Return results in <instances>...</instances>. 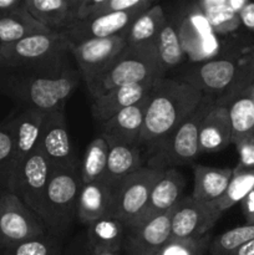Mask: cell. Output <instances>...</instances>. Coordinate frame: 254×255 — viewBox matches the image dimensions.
<instances>
[{
  "mask_svg": "<svg viewBox=\"0 0 254 255\" xmlns=\"http://www.w3.org/2000/svg\"><path fill=\"white\" fill-rule=\"evenodd\" d=\"M202 100L203 95L179 77L156 80L148 95L138 146L151 153L196 111Z\"/></svg>",
  "mask_w": 254,
  "mask_h": 255,
  "instance_id": "obj_1",
  "label": "cell"
},
{
  "mask_svg": "<svg viewBox=\"0 0 254 255\" xmlns=\"http://www.w3.org/2000/svg\"><path fill=\"white\" fill-rule=\"evenodd\" d=\"M179 79L196 87L213 106L227 105L254 84V49H242L189 64Z\"/></svg>",
  "mask_w": 254,
  "mask_h": 255,
  "instance_id": "obj_2",
  "label": "cell"
},
{
  "mask_svg": "<svg viewBox=\"0 0 254 255\" xmlns=\"http://www.w3.org/2000/svg\"><path fill=\"white\" fill-rule=\"evenodd\" d=\"M79 84L80 74L72 66L57 79L0 69V94L12 100L17 109H30L42 114L65 110L66 101Z\"/></svg>",
  "mask_w": 254,
  "mask_h": 255,
  "instance_id": "obj_3",
  "label": "cell"
},
{
  "mask_svg": "<svg viewBox=\"0 0 254 255\" xmlns=\"http://www.w3.org/2000/svg\"><path fill=\"white\" fill-rule=\"evenodd\" d=\"M70 44L59 32L35 35L0 46V69L57 79L69 67Z\"/></svg>",
  "mask_w": 254,
  "mask_h": 255,
  "instance_id": "obj_4",
  "label": "cell"
},
{
  "mask_svg": "<svg viewBox=\"0 0 254 255\" xmlns=\"http://www.w3.org/2000/svg\"><path fill=\"white\" fill-rule=\"evenodd\" d=\"M164 76L156 44L127 45L104 72L86 86L91 99H95L117 87L153 82Z\"/></svg>",
  "mask_w": 254,
  "mask_h": 255,
  "instance_id": "obj_5",
  "label": "cell"
},
{
  "mask_svg": "<svg viewBox=\"0 0 254 255\" xmlns=\"http://www.w3.org/2000/svg\"><path fill=\"white\" fill-rule=\"evenodd\" d=\"M174 17L176 20L167 19L176 27L182 49L189 64L208 61L236 50L254 49V45L242 44L238 39L234 40V36H218L197 2L184 5V7L177 10Z\"/></svg>",
  "mask_w": 254,
  "mask_h": 255,
  "instance_id": "obj_6",
  "label": "cell"
},
{
  "mask_svg": "<svg viewBox=\"0 0 254 255\" xmlns=\"http://www.w3.org/2000/svg\"><path fill=\"white\" fill-rule=\"evenodd\" d=\"M81 187L80 169L51 168L39 217L47 234L62 239L69 233L77 218V202Z\"/></svg>",
  "mask_w": 254,
  "mask_h": 255,
  "instance_id": "obj_7",
  "label": "cell"
},
{
  "mask_svg": "<svg viewBox=\"0 0 254 255\" xmlns=\"http://www.w3.org/2000/svg\"><path fill=\"white\" fill-rule=\"evenodd\" d=\"M212 105L202 100L196 111L181 124L151 153L147 154V167L157 171H167L181 166H188L201 154L199 151V127Z\"/></svg>",
  "mask_w": 254,
  "mask_h": 255,
  "instance_id": "obj_8",
  "label": "cell"
},
{
  "mask_svg": "<svg viewBox=\"0 0 254 255\" xmlns=\"http://www.w3.org/2000/svg\"><path fill=\"white\" fill-rule=\"evenodd\" d=\"M163 171L142 167L112 187L110 217L129 228L142 213L148 202L154 184L159 181Z\"/></svg>",
  "mask_w": 254,
  "mask_h": 255,
  "instance_id": "obj_9",
  "label": "cell"
},
{
  "mask_svg": "<svg viewBox=\"0 0 254 255\" xmlns=\"http://www.w3.org/2000/svg\"><path fill=\"white\" fill-rule=\"evenodd\" d=\"M45 234L47 233L39 217L16 194L0 193V253Z\"/></svg>",
  "mask_w": 254,
  "mask_h": 255,
  "instance_id": "obj_10",
  "label": "cell"
},
{
  "mask_svg": "<svg viewBox=\"0 0 254 255\" xmlns=\"http://www.w3.org/2000/svg\"><path fill=\"white\" fill-rule=\"evenodd\" d=\"M222 214L214 202H199L191 196L182 197L173 208L169 238L188 239L207 236Z\"/></svg>",
  "mask_w": 254,
  "mask_h": 255,
  "instance_id": "obj_11",
  "label": "cell"
},
{
  "mask_svg": "<svg viewBox=\"0 0 254 255\" xmlns=\"http://www.w3.org/2000/svg\"><path fill=\"white\" fill-rule=\"evenodd\" d=\"M153 5L151 0H143L139 6L131 10L115 12V14L102 15L87 20H79L72 26L67 27L61 32L71 45L81 44L89 40L106 39L125 34L131 26L132 22L141 14Z\"/></svg>",
  "mask_w": 254,
  "mask_h": 255,
  "instance_id": "obj_12",
  "label": "cell"
},
{
  "mask_svg": "<svg viewBox=\"0 0 254 255\" xmlns=\"http://www.w3.org/2000/svg\"><path fill=\"white\" fill-rule=\"evenodd\" d=\"M39 148L51 168L80 169L67 127L65 110L50 112L42 122Z\"/></svg>",
  "mask_w": 254,
  "mask_h": 255,
  "instance_id": "obj_13",
  "label": "cell"
},
{
  "mask_svg": "<svg viewBox=\"0 0 254 255\" xmlns=\"http://www.w3.org/2000/svg\"><path fill=\"white\" fill-rule=\"evenodd\" d=\"M50 174L51 166L37 146L24 162L12 183L11 193L16 194L37 217L41 214Z\"/></svg>",
  "mask_w": 254,
  "mask_h": 255,
  "instance_id": "obj_14",
  "label": "cell"
},
{
  "mask_svg": "<svg viewBox=\"0 0 254 255\" xmlns=\"http://www.w3.org/2000/svg\"><path fill=\"white\" fill-rule=\"evenodd\" d=\"M127 46L126 32L106 39L89 40L71 45L70 52L79 67V74L85 84L91 82L121 54Z\"/></svg>",
  "mask_w": 254,
  "mask_h": 255,
  "instance_id": "obj_15",
  "label": "cell"
},
{
  "mask_svg": "<svg viewBox=\"0 0 254 255\" xmlns=\"http://www.w3.org/2000/svg\"><path fill=\"white\" fill-rule=\"evenodd\" d=\"M184 187H186V178L181 172L177 171V168L164 171L159 181L154 184L144 209L129 228L142 226L173 209L181 201Z\"/></svg>",
  "mask_w": 254,
  "mask_h": 255,
  "instance_id": "obj_16",
  "label": "cell"
},
{
  "mask_svg": "<svg viewBox=\"0 0 254 255\" xmlns=\"http://www.w3.org/2000/svg\"><path fill=\"white\" fill-rule=\"evenodd\" d=\"M172 213L173 209L142 226L126 229L122 254L157 255L171 237Z\"/></svg>",
  "mask_w": 254,
  "mask_h": 255,
  "instance_id": "obj_17",
  "label": "cell"
},
{
  "mask_svg": "<svg viewBox=\"0 0 254 255\" xmlns=\"http://www.w3.org/2000/svg\"><path fill=\"white\" fill-rule=\"evenodd\" d=\"M12 115H14V164H12L11 187L24 162L39 146L42 122L47 114L30 109H17V111Z\"/></svg>",
  "mask_w": 254,
  "mask_h": 255,
  "instance_id": "obj_18",
  "label": "cell"
},
{
  "mask_svg": "<svg viewBox=\"0 0 254 255\" xmlns=\"http://www.w3.org/2000/svg\"><path fill=\"white\" fill-rule=\"evenodd\" d=\"M149 95V94H148ZM148 96L137 104L122 110L109 121L100 125L101 136L106 139L107 144H138V137L143 126Z\"/></svg>",
  "mask_w": 254,
  "mask_h": 255,
  "instance_id": "obj_19",
  "label": "cell"
},
{
  "mask_svg": "<svg viewBox=\"0 0 254 255\" xmlns=\"http://www.w3.org/2000/svg\"><path fill=\"white\" fill-rule=\"evenodd\" d=\"M81 0H24V7L39 22L61 34L79 21Z\"/></svg>",
  "mask_w": 254,
  "mask_h": 255,
  "instance_id": "obj_20",
  "label": "cell"
},
{
  "mask_svg": "<svg viewBox=\"0 0 254 255\" xmlns=\"http://www.w3.org/2000/svg\"><path fill=\"white\" fill-rule=\"evenodd\" d=\"M153 82L117 87V89L110 90L109 92L101 96L95 97L92 99L91 106H90L92 117L99 125L109 121L122 110L137 104L148 96Z\"/></svg>",
  "mask_w": 254,
  "mask_h": 255,
  "instance_id": "obj_21",
  "label": "cell"
},
{
  "mask_svg": "<svg viewBox=\"0 0 254 255\" xmlns=\"http://www.w3.org/2000/svg\"><path fill=\"white\" fill-rule=\"evenodd\" d=\"M198 141L201 153L223 151L232 143L231 120L227 107L212 105L199 127Z\"/></svg>",
  "mask_w": 254,
  "mask_h": 255,
  "instance_id": "obj_22",
  "label": "cell"
},
{
  "mask_svg": "<svg viewBox=\"0 0 254 255\" xmlns=\"http://www.w3.org/2000/svg\"><path fill=\"white\" fill-rule=\"evenodd\" d=\"M233 177V168L194 164V187L191 197L199 202H216L226 193Z\"/></svg>",
  "mask_w": 254,
  "mask_h": 255,
  "instance_id": "obj_23",
  "label": "cell"
},
{
  "mask_svg": "<svg viewBox=\"0 0 254 255\" xmlns=\"http://www.w3.org/2000/svg\"><path fill=\"white\" fill-rule=\"evenodd\" d=\"M112 187L104 181L81 187L77 202V219L85 226L110 216Z\"/></svg>",
  "mask_w": 254,
  "mask_h": 255,
  "instance_id": "obj_24",
  "label": "cell"
},
{
  "mask_svg": "<svg viewBox=\"0 0 254 255\" xmlns=\"http://www.w3.org/2000/svg\"><path fill=\"white\" fill-rule=\"evenodd\" d=\"M44 34H54V31L37 21L25 10L24 5L10 14L0 16V46Z\"/></svg>",
  "mask_w": 254,
  "mask_h": 255,
  "instance_id": "obj_25",
  "label": "cell"
},
{
  "mask_svg": "<svg viewBox=\"0 0 254 255\" xmlns=\"http://www.w3.org/2000/svg\"><path fill=\"white\" fill-rule=\"evenodd\" d=\"M109 157L105 176L101 181L114 187L121 179L142 168V152L143 149L138 144L125 146V144H111L109 146Z\"/></svg>",
  "mask_w": 254,
  "mask_h": 255,
  "instance_id": "obj_26",
  "label": "cell"
},
{
  "mask_svg": "<svg viewBox=\"0 0 254 255\" xmlns=\"http://www.w3.org/2000/svg\"><path fill=\"white\" fill-rule=\"evenodd\" d=\"M254 84L234 97L228 105L232 127V143L242 139H254Z\"/></svg>",
  "mask_w": 254,
  "mask_h": 255,
  "instance_id": "obj_27",
  "label": "cell"
},
{
  "mask_svg": "<svg viewBox=\"0 0 254 255\" xmlns=\"http://www.w3.org/2000/svg\"><path fill=\"white\" fill-rule=\"evenodd\" d=\"M166 10L159 4L152 5L139 15L126 31L127 45L156 44V39L166 22Z\"/></svg>",
  "mask_w": 254,
  "mask_h": 255,
  "instance_id": "obj_28",
  "label": "cell"
},
{
  "mask_svg": "<svg viewBox=\"0 0 254 255\" xmlns=\"http://www.w3.org/2000/svg\"><path fill=\"white\" fill-rule=\"evenodd\" d=\"M196 2L218 36H234L242 27L239 15L229 7L228 0H201Z\"/></svg>",
  "mask_w": 254,
  "mask_h": 255,
  "instance_id": "obj_29",
  "label": "cell"
},
{
  "mask_svg": "<svg viewBox=\"0 0 254 255\" xmlns=\"http://www.w3.org/2000/svg\"><path fill=\"white\" fill-rule=\"evenodd\" d=\"M126 228L114 217H104L87 226L90 248H107L122 252Z\"/></svg>",
  "mask_w": 254,
  "mask_h": 255,
  "instance_id": "obj_30",
  "label": "cell"
},
{
  "mask_svg": "<svg viewBox=\"0 0 254 255\" xmlns=\"http://www.w3.org/2000/svg\"><path fill=\"white\" fill-rule=\"evenodd\" d=\"M109 144L100 134L86 147L82 161L80 162V179L82 186L101 181L105 176L109 157Z\"/></svg>",
  "mask_w": 254,
  "mask_h": 255,
  "instance_id": "obj_31",
  "label": "cell"
},
{
  "mask_svg": "<svg viewBox=\"0 0 254 255\" xmlns=\"http://www.w3.org/2000/svg\"><path fill=\"white\" fill-rule=\"evenodd\" d=\"M156 47L159 62L166 74L167 71L174 69V67H178L179 65L186 61V55L182 49L176 27L168 19L166 20L158 36H157Z\"/></svg>",
  "mask_w": 254,
  "mask_h": 255,
  "instance_id": "obj_32",
  "label": "cell"
},
{
  "mask_svg": "<svg viewBox=\"0 0 254 255\" xmlns=\"http://www.w3.org/2000/svg\"><path fill=\"white\" fill-rule=\"evenodd\" d=\"M14 164V115L0 122V193L10 192Z\"/></svg>",
  "mask_w": 254,
  "mask_h": 255,
  "instance_id": "obj_33",
  "label": "cell"
},
{
  "mask_svg": "<svg viewBox=\"0 0 254 255\" xmlns=\"http://www.w3.org/2000/svg\"><path fill=\"white\" fill-rule=\"evenodd\" d=\"M254 239V226L244 224L236 227L218 237L212 238L208 247L209 255H231L234 251L243 246L247 242Z\"/></svg>",
  "mask_w": 254,
  "mask_h": 255,
  "instance_id": "obj_34",
  "label": "cell"
},
{
  "mask_svg": "<svg viewBox=\"0 0 254 255\" xmlns=\"http://www.w3.org/2000/svg\"><path fill=\"white\" fill-rule=\"evenodd\" d=\"M254 191V169L233 173L232 181L227 188L226 193L216 201V206L219 211H228L237 203H241L249 193Z\"/></svg>",
  "mask_w": 254,
  "mask_h": 255,
  "instance_id": "obj_35",
  "label": "cell"
},
{
  "mask_svg": "<svg viewBox=\"0 0 254 255\" xmlns=\"http://www.w3.org/2000/svg\"><path fill=\"white\" fill-rule=\"evenodd\" d=\"M143 0H81L79 20H87L102 15L131 10L139 6Z\"/></svg>",
  "mask_w": 254,
  "mask_h": 255,
  "instance_id": "obj_36",
  "label": "cell"
},
{
  "mask_svg": "<svg viewBox=\"0 0 254 255\" xmlns=\"http://www.w3.org/2000/svg\"><path fill=\"white\" fill-rule=\"evenodd\" d=\"M4 255H64L61 239L50 234L22 242L1 252Z\"/></svg>",
  "mask_w": 254,
  "mask_h": 255,
  "instance_id": "obj_37",
  "label": "cell"
},
{
  "mask_svg": "<svg viewBox=\"0 0 254 255\" xmlns=\"http://www.w3.org/2000/svg\"><path fill=\"white\" fill-rule=\"evenodd\" d=\"M213 237L211 234L201 238L171 239L158 251L157 255H206Z\"/></svg>",
  "mask_w": 254,
  "mask_h": 255,
  "instance_id": "obj_38",
  "label": "cell"
},
{
  "mask_svg": "<svg viewBox=\"0 0 254 255\" xmlns=\"http://www.w3.org/2000/svg\"><path fill=\"white\" fill-rule=\"evenodd\" d=\"M234 146L238 152L239 161L233 168V173L254 169V139H242Z\"/></svg>",
  "mask_w": 254,
  "mask_h": 255,
  "instance_id": "obj_39",
  "label": "cell"
},
{
  "mask_svg": "<svg viewBox=\"0 0 254 255\" xmlns=\"http://www.w3.org/2000/svg\"><path fill=\"white\" fill-rule=\"evenodd\" d=\"M239 20H241L242 27L254 35V1H251V0L247 1V4L239 12Z\"/></svg>",
  "mask_w": 254,
  "mask_h": 255,
  "instance_id": "obj_40",
  "label": "cell"
},
{
  "mask_svg": "<svg viewBox=\"0 0 254 255\" xmlns=\"http://www.w3.org/2000/svg\"><path fill=\"white\" fill-rule=\"evenodd\" d=\"M242 204V212L246 218L247 224H252L254 226V191L249 193L243 201L241 202Z\"/></svg>",
  "mask_w": 254,
  "mask_h": 255,
  "instance_id": "obj_41",
  "label": "cell"
},
{
  "mask_svg": "<svg viewBox=\"0 0 254 255\" xmlns=\"http://www.w3.org/2000/svg\"><path fill=\"white\" fill-rule=\"evenodd\" d=\"M22 5H24V0H0V16H4L20 9Z\"/></svg>",
  "mask_w": 254,
  "mask_h": 255,
  "instance_id": "obj_42",
  "label": "cell"
},
{
  "mask_svg": "<svg viewBox=\"0 0 254 255\" xmlns=\"http://www.w3.org/2000/svg\"><path fill=\"white\" fill-rule=\"evenodd\" d=\"M231 255H254V239L244 243Z\"/></svg>",
  "mask_w": 254,
  "mask_h": 255,
  "instance_id": "obj_43",
  "label": "cell"
},
{
  "mask_svg": "<svg viewBox=\"0 0 254 255\" xmlns=\"http://www.w3.org/2000/svg\"><path fill=\"white\" fill-rule=\"evenodd\" d=\"M89 255H124L120 251H112L107 248H90Z\"/></svg>",
  "mask_w": 254,
  "mask_h": 255,
  "instance_id": "obj_44",
  "label": "cell"
},
{
  "mask_svg": "<svg viewBox=\"0 0 254 255\" xmlns=\"http://www.w3.org/2000/svg\"><path fill=\"white\" fill-rule=\"evenodd\" d=\"M253 99H254V90H253Z\"/></svg>",
  "mask_w": 254,
  "mask_h": 255,
  "instance_id": "obj_45",
  "label": "cell"
},
{
  "mask_svg": "<svg viewBox=\"0 0 254 255\" xmlns=\"http://www.w3.org/2000/svg\"><path fill=\"white\" fill-rule=\"evenodd\" d=\"M0 255H4V254H1V253H0Z\"/></svg>",
  "mask_w": 254,
  "mask_h": 255,
  "instance_id": "obj_46",
  "label": "cell"
}]
</instances>
